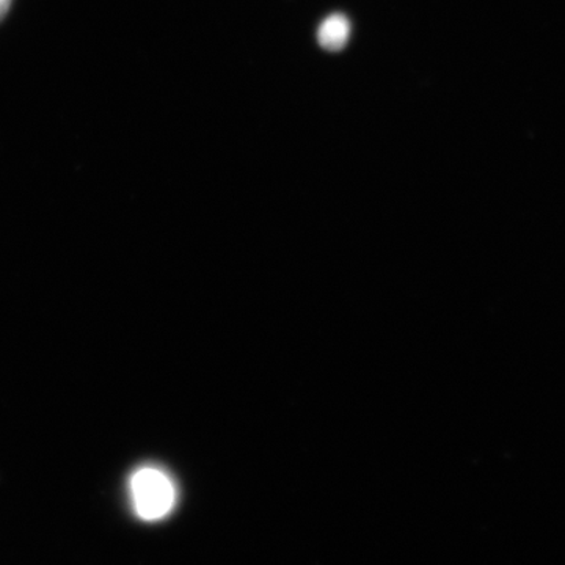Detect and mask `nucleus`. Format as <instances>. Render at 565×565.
Segmentation results:
<instances>
[{"mask_svg": "<svg viewBox=\"0 0 565 565\" xmlns=\"http://www.w3.org/2000/svg\"><path fill=\"white\" fill-rule=\"evenodd\" d=\"M129 497L134 514L143 522H159L172 514L177 487L161 468L141 467L129 479Z\"/></svg>", "mask_w": 565, "mask_h": 565, "instance_id": "1", "label": "nucleus"}, {"mask_svg": "<svg viewBox=\"0 0 565 565\" xmlns=\"http://www.w3.org/2000/svg\"><path fill=\"white\" fill-rule=\"evenodd\" d=\"M352 25L341 13L330 14L318 29V43L327 51H341L351 39Z\"/></svg>", "mask_w": 565, "mask_h": 565, "instance_id": "2", "label": "nucleus"}, {"mask_svg": "<svg viewBox=\"0 0 565 565\" xmlns=\"http://www.w3.org/2000/svg\"><path fill=\"white\" fill-rule=\"evenodd\" d=\"M11 6V0H0V20L6 17L7 11H9Z\"/></svg>", "mask_w": 565, "mask_h": 565, "instance_id": "3", "label": "nucleus"}]
</instances>
